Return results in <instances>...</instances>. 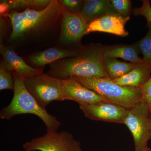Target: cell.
I'll list each match as a JSON object with an SVG mask.
<instances>
[{
  "label": "cell",
  "instance_id": "obj_1",
  "mask_svg": "<svg viewBox=\"0 0 151 151\" xmlns=\"http://www.w3.org/2000/svg\"><path fill=\"white\" fill-rule=\"evenodd\" d=\"M105 48L100 44L81 47L77 55L50 64L46 74L61 80L73 77L109 78L103 67Z\"/></svg>",
  "mask_w": 151,
  "mask_h": 151
},
{
  "label": "cell",
  "instance_id": "obj_2",
  "mask_svg": "<svg viewBox=\"0 0 151 151\" xmlns=\"http://www.w3.org/2000/svg\"><path fill=\"white\" fill-rule=\"evenodd\" d=\"M63 9L58 1L51 0L40 10L27 8L21 12L12 11L5 16L10 19L12 27L9 40H17L48 27L61 16Z\"/></svg>",
  "mask_w": 151,
  "mask_h": 151
},
{
  "label": "cell",
  "instance_id": "obj_3",
  "mask_svg": "<svg viewBox=\"0 0 151 151\" xmlns=\"http://www.w3.org/2000/svg\"><path fill=\"white\" fill-rule=\"evenodd\" d=\"M13 77L15 84L13 97L10 104L1 110L0 118L9 120L18 115L33 114L43 121L47 127V132H57L60 122L55 116L50 114L46 109L39 105L27 89L23 78L14 72Z\"/></svg>",
  "mask_w": 151,
  "mask_h": 151
},
{
  "label": "cell",
  "instance_id": "obj_4",
  "mask_svg": "<svg viewBox=\"0 0 151 151\" xmlns=\"http://www.w3.org/2000/svg\"><path fill=\"white\" fill-rule=\"evenodd\" d=\"M69 79L76 80L96 92L105 102L127 109L143 100L139 88L119 85L108 77H73Z\"/></svg>",
  "mask_w": 151,
  "mask_h": 151
},
{
  "label": "cell",
  "instance_id": "obj_5",
  "mask_svg": "<svg viewBox=\"0 0 151 151\" xmlns=\"http://www.w3.org/2000/svg\"><path fill=\"white\" fill-rule=\"evenodd\" d=\"M23 80L28 91L43 109L52 101L64 100L63 80L43 73Z\"/></svg>",
  "mask_w": 151,
  "mask_h": 151
},
{
  "label": "cell",
  "instance_id": "obj_6",
  "mask_svg": "<svg viewBox=\"0 0 151 151\" xmlns=\"http://www.w3.org/2000/svg\"><path fill=\"white\" fill-rule=\"evenodd\" d=\"M150 114L149 105L144 100L129 110L124 124L133 136L135 151H143L148 148V142L151 139Z\"/></svg>",
  "mask_w": 151,
  "mask_h": 151
},
{
  "label": "cell",
  "instance_id": "obj_7",
  "mask_svg": "<svg viewBox=\"0 0 151 151\" xmlns=\"http://www.w3.org/2000/svg\"><path fill=\"white\" fill-rule=\"evenodd\" d=\"M24 151H83L81 144L68 132H47L23 145Z\"/></svg>",
  "mask_w": 151,
  "mask_h": 151
},
{
  "label": "cell",
  "instance_id": "obj_8",
  "mask_svg": "<svg viewBox=\"0 0 151 151\" xmlns=\"http://www.w3.org/2000/svg\"><path fill=\"white\" fill-rule=\"evenodd\" d=\"M86 118L94 121L124 124L129 109L106 102L79 105Z\"/></svg>",
  "mask_w": 151,
  "mask_h": 151
},
{
  "label": "cell",
  "instance_id": "obj_9",
  "mask_svg": "<svg viewBox=\"0 0 151 151\" xmlns=\"http://www.w3.org/2000/svg\"><path fill=\"white\" fill-rule=\"evenodd\" d=\"M61 19L60 40L62 43L76 44L85 35L88 24L80 13H76L63 8Z\"/></svg>",
  "mask_w": 151,
  "mask_h": 151
},
{
  "label": "cell",
  "instance_id": "obj_10",
  "mask_svg": "<svg viewBox=\"0 0 151 151\" xmlns=\"http://www.w3.org/2000/svg\"><path fill=\"white\" fill-rule=\"evenodd\" d=\"M0 52L3 58L1 68L13 71L24 79L43 73V68H34L27 65L11 47L5 46L1 43Z\"/></svg>",
  "mask_w": 151,
  "mask_h": 151
},
{
  "label": "cell",
  "instance_id": "obj_11",
  "mask_svg": "<svg viewBox=\"0 0 151 151\" xmlns=\"http://www.w3.org/2000/svg\"><path fill=\"white\" fill-rule=\"evenodd\" d=\"M130 17L125 18L116 12L107 14L88 24L86 35L92 32L108 33L125 37L129 35L125 25Z\"/></svg>",
  "mask_w": 151,
  "mask_h": 151
},
{
  "label": "cell",
  "instance_id": "obj_12",
  "mask_svg": "<svg viewBox=\"0 0 151 151\" xmlns=\"http://www.w3.org/2000/svg\"><path fill=\"white\" fill-rule=\"evenodd\" d=\"M64 100L75 101L79 105H90L105 102L96 92L73 79L63 80Z\"/></svg>",
  "mask_w": 151,
  "mask_h": 151
},
{
  "label": "cell",
  "instance_id": "obj_13",
  "mask_svg": "<svg viewBox=\"0 0 151 151\" xmlns=\"http://www.w3.org/2000/svg\"><path fill=\"white\" fill-rule=\"evenodd\" d=\"M79 49H65L52 47L32 54L29 58L30 62L37 67H42L58 60L77 55Z\"/></svg>",
  "mask_w": 151,
  "mask_h": 151
},
{
  "label": "cell",
  "instance_id": "obj_14",
  "mask_svg": "<svg viewBox=\"0 0 151 151\" xmlns=\"http://www.w3.org/2000/svg\"><path fill=\"white\" fill-rule=\"evenodd\" d=\"M116 12L110 0L84 1L80 14L87 24L108 14Z\"/></svg>",
  "mask_w": 151,
  "mask_h": 151
},
{
  "label": "cell",
  "instance_id": "obj_15",
  "mask_svg": "<svg viewBox=\"0 0 151 151\" xmlns=\"http://www.w3.org/2000/svg\"><path fill=\"white\" fill-rule=\"evenodd\" d=\"M151 74V65L144 62L134 63L129 73L113 81L119 85L139 89L150 78Z\"/></svg>",
  "mask_w": 151,
  "mask_h": 151
},
{
  "label": "cell",
  "instance_id": "obj_16",
  "mask_svg": "<svg viewBox=\"0 0 151 151\" xmlns=\"http://www.w3.org/2000/svg\"><path fill=\"white\" fill-rule=\"evenodd\" d=\"M140 51L137 43L132 45H119L106 47L103 58H120L131 63H143V59L139 56Z\"/></svg>",
  "mask_w": 151,
  "mask_h": 151
},
{
  "label": "cell",
  "instance_id": "obj_17",
  "mask_svg": "<svg viewBox=\"0 0 151 151\" xmlns=\"http://www.w3.org/2000/svg\"><path fill=\"white\" fill-rule=\"evenodd\" d=\"M134 63L120 61L117 58L103 60V67L108 77L113 80L123 77L132 70Z\"/></svg>",
  "mask_w": 151,
  "mask_h": 151
},
{
  "label": "cell",
  "instance_id": "obj_18",
  "mask_svg": "<svg viewBox=\"0 0 151 151\" xmlns=\"http://www.w3.org/2000/svg\"><path fill=\"white\" fill-rule=\"evenodd\" d=\"M51 0H12L6 1L10 9L27 8H44L49 4Z\"/></svg>",
  "mask_w": 151,
  "mask_h": 151
},
{
  "label": "cell",
  "instance_id": "obj_19",
  "mask_svg": "<svg viewBox=\"0 0 151 151\" xmlns=\"http://www.w3.org/2000/svg\"><path fill=\"white\" fill-rule=\"evenodd\" d=\"M148 31L142 39L137 42L143 55L145 63L151 65V22H147Z\"/></svg>",
  "mask_w": 151,
  "mask_h": 151
},
{
  "label": "cell",
  "instance_id": "obj_20",
  "mask_svg": "<svg viewBox=\"0 0 151 151\" xmlns=\"http://www.w3.org/2000/svg\"><path fill=\"white\" fill-rule=\"evenodd\" d=\"M116 12L124 17H130L132 12V2L130 0H111Z\"/></svg>",
  "mask_w": 151,
  "mask_h": 151
},
{
  "label": "cell",
  "instance_id": "obj_21",
  "mask_svg": "<svg viewBox=\"0 0 151 151\" xmlns=\"http://www.w3.org/2000/svg\"><path fill=\"white\" fill-rule=\"evenodd\" d=\"M14 80L10 71L0 68V90L10 89L14 91Z\"/></svg>",
  "mask_w": 151,
  "mask_h": 151
},
{
  "label": "cell",
  "instance_id": "obj_22",
  "mask_svg": "<svg viewBox=\"0 0 151 151\" xmlns=\"http://www.w3.org/2000/svg\"><path fill=\"white\" fill-rule=\"evenodd\" d=\"M133 13L135 16H142L147 22H151V6L148 0H144L140 7L134 9Z\"/></svg>",
  "mask_w": 151,
  "mask_h": 151
},
{
  "label": "cell",
  "instance_id": "obj_23",
  "mask_svg": "<svg viewBox=\"0 0 151 151\" xmlns=\"http://www.w3.org/2000/svg\"><path fill=\"white\" fill-rule=\"evenodd\" d=\"M59 3L64 8L68 10L76 13H80L84 1L81 0H60Z\"/></svg>",
  "mask_w": 151,
  "mask_h": 151
},
{
  "label": "cell",
  "instance_id": "obj_24",
  "mask_svg": "<svg viewBox=\"0 0 151 151\" xmlns=\"http://www.w3.org/2000/svg\"><path fill=\"white\" fill-rule=\"evenodd\" d=\"M143 100L147 103L151 113V76L139 88Z\"/></svg>",
  "mask_w": 151,
  "mask_h": 151
},
{
  "label": "cell",
  "instance_id": "obj_25",
  "mask_svg": "<svg viewBox=\"0 0 151 151\" xmlns=\"http://www.w3.org/2000/svg\"><path fill=\"white\" fill-rule=\"evenodd\" d=\"M9 10V7L6 1H3V0L1 1V4H0L1 14L2 15L4 16H5L7 14L9 13L8 12Z\"/></svg>",
  "mask_w": 151,
  "mask_h": 151
},
{
  "label": "cell",
  "instance_id": "obj_26",
  "mask_svg": "<svg viewBox=\"0 0 151 151\" xmlns=\"http://www.w3.org/2000/svg\"><path fill=\"white\" fill-rule=\"evenodd\" d=\"M150 127H151V113H150Z\"/></svg>",
  "mask_w": 151,
  "mask_h": 151
},
{
  "label": "cell",
  "instance_id": "obj_27",
  "mask_svg": "<svg viewBox=\"0 0 151 151\" xmlns=\"http://www.w3.org/2000/svg\"><path fill=\"white\" fill-rule=\"evenodd\" d=\"M149 148L148 147L146 149V150H145L143 151H148V150Z\"/></svg>",
  "mask_w": 151,
  "mask_h": 151
},
{
  "label": "cell",
  "instance_id": "obj_28",
  "mask_svg": "<svg viewBox=\"0 0 151 151\" xmlns=\"http://www.w3.org/2000/svg\"><path fill=\"white\" fill-rule=\"evenodd\" d=\"M148 151H151V149H150V148H148Z\"/></svg>",
  "mask_w": 151,
  "mask_h": 151
}]
</instances>
